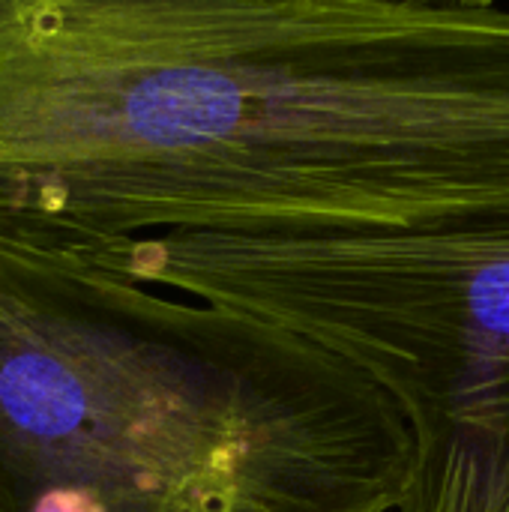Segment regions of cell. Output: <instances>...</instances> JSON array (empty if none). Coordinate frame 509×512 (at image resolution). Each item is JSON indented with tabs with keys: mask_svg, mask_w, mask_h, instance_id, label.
I'll return each mask as SVG.
<instances>
[{
	"mask_svg": "<svg viewBox=\"0 0 509 512\" xmlns=\"http://www.w3.org/2000/svg\"><path fill=\"white\" fill-rule=\"evenodd\" d=\"M509 213V9L0 0V231L327 237Z\"/></svg>",
	"mask_w": 509,
	"mask_h": 512,
	"instance_id": "6da1fadb",
	"label": "cell"
},
{
	"mask_svg": "<svg viewBox=\"0 0 509 512\" xmlns=\"http://www.w3.org/2000/svg\"><path fill=\"white\" fill-rule=\"evenodd\" d=\"M408 480L339 357L0 231V512H399Z\"/></svg>",
	"mask_w": 509,
	"mask_h": 512,
	"instance_id": "7a4b0ae2",
	"label": "cell"
},
{
	"mask_svg": "<svg viewBox=\"0 0 509 512\" xmlns=\"http://www.w3.org/2000/svg\"><path fill=\"white\" fill-rule=\"evenodd\" d=\"M366 375L411 441L399 512H509V213L327 237L156 234L93 255Z\"/></svg>",
	"mask_w": 509,
	"mask_h": 512,
	"instance_id": "3957f363",
	"label": "cell"
},
{
	"mask_svg": "<svg viewBox=\"0 0 509 512\" xmlns=\"http://www.w3.org/2000/svg\"><path fill=\"white\" fill-rule=\"evenodd\" d=\"M417 3H453V6H495L498 0H417Z\"/></svg>",
	"mask_w": 509,
	"mask_h": 512,
	"instance_id": "277c9868",
	"label": "cell"
}]
</instances>
